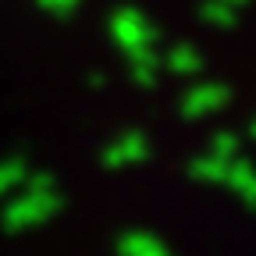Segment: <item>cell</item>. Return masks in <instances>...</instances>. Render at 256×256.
Segmentation results:
<instances>
[{
	"instance_id": "6da1fadb",
	"label": "cell",
	"mask_w": 256,
	"mask_h": 256,
	"mask_svg": "<svg viewBox=\"0 0 256 256\" xmlns=\"http://www.w3.org/2000/svg\"><path fill=\"white\" fill-rule=\"evenodd\" d=\"M228 96H224V89L220 86H200V89H192L188 96H185V114L188 118H196V114H210L214 107H220Z\"/></svg>"
},
{
	"instance_id": "7a4b0ae2",
	"label": "cell",
	"mask_w": 256,
	"mask_h": 256,
	"mask_svg": "<svg viewBox=\"0 0 256 256\" xmlns=\"http://www.w3.org/2000/svg\"><path fill=\"white\" fill-rule=\"evenodd\" d=\"M124 142H128V146H118V150H110V153H107V164H114V168H118V164H128V160H139V156L146 153V142H142L139 136L124 139Z\"/></svg>"
},
{
	"instance_id": "3957f363",
	"label": "cell",
	"mask_w": 256,
	"mask_h": 256,
	"mask_svg": "<svg viewBox=\"0 0 256 256\" xmlns=\"http://www.w3.org/2000/svg\"><path fill=\"white\" fill-rule=\"evenodd\" d=\"M196 64H200V57H196V54H192L188 46H182V50H174V60L168 57V68H174V72H192V68H196Z\"/></svg>"
}]
</instances>
